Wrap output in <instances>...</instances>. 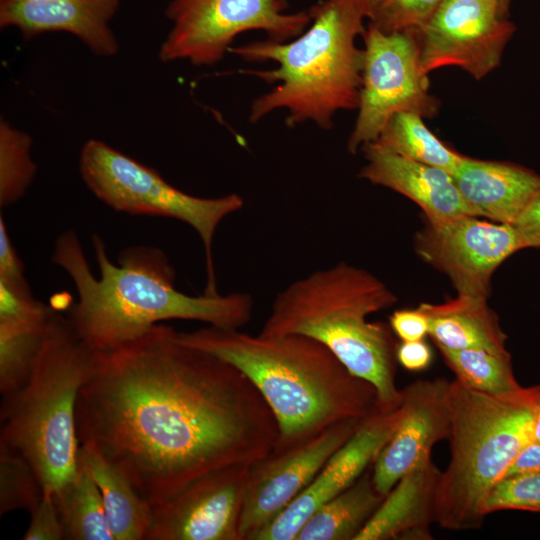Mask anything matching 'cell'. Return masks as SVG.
Wrapping results in <instances>:
<instances>
[{
    "instance_id": "6da1fadb",
    "label": "cell",
    "mask_w": 540,
    "mask_h": 540,
    "mask_svg": "<svg viewBox=\"0 0 540 540\" xmlns=\"http://www.w3.org/2000/svg\"><path fill=\"white\" fill-rule=\"evenodd\" d=\"M76 431L80 445L101 454L151 506L211 471L251 466L279 437L272 410L244 373L162 324L95 352Z\"/></svg>"
},
{
    "instance_id": "7a4b0ae2",
    "label": "cell",
    "mask_w": 540,
    "mask_h": 540,
    "mask_svg": "<svg viewBox=\"0 0 540 540\" xmlns=\"http://www.w3.org/2000/svg\"><path fill=\"white\" fill-rule=\"evenodd\" d=\"M92 243L99 277L92 273L73 230L56 239L51 261L69 275L76 288L78 301L67 319L94 352L130 342L163 320H196L223 329H240L252 317L254 301L250 294L195 296L177 290L175 269L156 247H128L115 265L100 236L93 235Z\"/></svg>"
},
{
    "instance_id": "3957f363",
    "label": "cell",
    "mask_w": 540,
    "mask_h": 540,
    "mask_svg": "<svg viewBox=\"0 0 540 540\" xmlns=\"http://www.w3.org/2000/svg\"><path fill=\"white\" fill-rule=\"evenodd\" d=\"M178 338L225 360L250 379L278 425L273 452L295 447L341 421L364 419L381 410L375 387L313 338L252 335L210 325L178 331Z\"/></svg>"
},
{
    "instance_id": "277c9868",
    "label": "cell",
    "mask_w": 540,
    "mask_h": 540,
    "mask_svg": "<svg viewBox=\"0 0 540 540\" xmlns=\"http://www.w3.org/2000/svg\"><path fill=\"white\" fill-rule=\"evenodd\" d=\"M308 11L309 26L292 41L266 39L230 48L229 52L244 61L277 64L271 70L241 71L275 84L252 102L251 123L286 109L288 127L311 121L327 130L338 111L358 108L364 50L356 46V39L365 33L367 18L362 4L359 0H321Z\"/></svg>"
},
{
    "instance_id": "5b68a950",
    "label": "cell",
    "mask_w": 540,
    "mask_h": 540,
    "mask_svg": "<svg viewBox=\"0 0 540 540\" xmlns=\"http://www.w3.org/2000/svg\"><path fill=\"white\" fill-rule=\"evenodd\" d=\"M395 295L373 274L340 262L299 278L278 292L259 334H299L325 345L355 376L371 383L382 411L399 407L397 344L392 329L368 316Z\"/></svg>"
},
{
    "instance_id": "8992f818",
    "label": "cell",
    "mask_w": 540,
    "mask_h": 540,
    "mask_svg": "<svg viewBox=\"0 0 540 540\" xmlns=\"http://www.w3.org/2000/svg\"><path fill=\"white\" fill-rule=\"evenodd\" d=\"M94 355L53 309L30 377L2 397L0 445L31 464L44 494L52 495L79 471L76 406Z\"/></svg>"
},
{
    "instance_id": "52a82bcc",
    "label": "cell",
    "mask_w": 540,
    "mask_h": 540,
    "mask_svg": "<svg viewBox=\"0 0 540 540\" xmlns=\"http://www.w3.org/2000/svg\"><path fill=\"white\" fill-rule=\"evenodd\" d=\"M540 385L500 395L450 382L451 458L441 472L435 499L436 523L444 529H478L484 502L520 450L532 439Z\"/></svg>"
},
{
    "instance_id": "ba28073f",
    "label": "cell",
    "mask_w": 540,
    "mask_h": 540,
    "mask_svg": "<svg viewBox=\"0 0 540 540\" xmlns=\"http://www.w3.org/2000/svg\"><path fill=\"white\" fill-rule=\"evenodd\" d=\"M80 173L87 188L118 212L161 216L189 225L202 241L207 272L205 294H219L213 262V240L219 224L244 206L243 198L228 194L202 198L172 186L154 169L99 140L87 141L80 154Z\"/></svg>"
},
{
    "instance_id": "9c48e42d",
    "label": "cell",
    "mask_w": 540,
    "mask_h": 540,
    "mask_svg": "<svg viewBox=\"0 0 540 540\" xmlns=\"http://www.w3.org/2000/svg\"><path fill=\"white\" fill-rule=\"evenodd\" d=\"M287 8V0H171L165 15L172 26L159 58L211 66L223 60L239 34L252 30L272 41H289L304 32L311 16Z\"/></svg>"
},
{
    "instance_id": "30bf717a",
    "label": "cell",
    "mask_w": 540,
    "mask_h": 540,
    "mask_svg": "<svg viewBox=\"0 0 540 540\" xmlns=\"http://www.w3.org/2000/svg\"><path fill=\"white\" fill-rule=\"evenodd\" d=\"M358 116L348 139V151L377 140L390 118L399 112L434 117L439 101L429 93L428 74L421 67L417 31L383 32L368 25Z\"/></svg>"
},
{
    "instance_id": "8fae6325",
    "label": "cell",
    "mask_w": 540,
    "mask_h": 540,
    "mask_svg": "<svg viewBox=\"0 0 540 540\" xmlns=\"http://www.w3.org/2000/svg\"><path fill=\"white\" fill-rule=\"evenodd\" d=\"M514 31L498 0H442L417 31L421 67L428 74L458 66L480 80L499 66Z\"/></svg>"
},
{
    "instance_id": "7c38bea8",
    "label": "cell",
    "mask_w": 540,
    "mask_h": 540,
    "mask_svg": "<svg viewBox=\"0 0 540 540\" xmlns=\"http://www.w3.org/2000/svg\"><path fill=\"white\" fill-rule=\"evenodd\" d=\"M362 420L341 421L295 447L273 452L252 464L240 518L241 540H252L274 520L352 437Z\"/></svg>"
},
{
    "instance_id": "4fadbf2b",
    "label": "cell",
    "mask_w": 540,
    "mask_h": 540,
    "mask_svg": "<svg viewBox=\"0 0 540 540\" xmlns=\"http://www.w3.org/2000/svg\"><path fill=\"white\" fill-rule=\"evenodd\" d=\"M476 217L428 221L417 238V251L449 276L458 294L487 298L494 271L524 246L511 224Z\"/></svg>"
},
{
    "instance_id": "5bb4252c",
    "label": "cell",
    "mask_w": 540,
    "mask_h": 540,
    "mask_svg": "<svg viewBox=\"0 0 540 540\" xmlns=\"http://www.w3.org/2000/svg\"><path fill=\"white\" fill-rule=\"evenodd\" d=\"M249 467L231 465L211 471L152 506L145 540H241Z\"/></svg>"
},
{
    "instance_id": "9a60e30c",
    "label": "cell",
    "mask_w": 540,
    "mask_h": 540,
    "mask_svg": "<svg viewBox=\"0 0 540 540\" xmlns=\"http://www.w3.org/2000/svg\"><path fill=\"white\" fill-rule=\"evenodd\" d=\"M399 407L362 420L352 437L327 461L309 485L252 540H296L307 519L351 486L374 463L396 429Z\"/></svg>"
},
{
    "instance_id": "2e32d148",
    "label": "cell",
    "mask_w": 540,
    "mask_h": 540,
    "mask_svg": "<svg viewBox=\"0 0 540 540\" xmlns=\"http://www.w3.org/2000/svg\"><path fill=\"white\" fill-rule=\"evenodd\" d=\"M450 382L443 378L418 380L401 389L398 424L372 464V480L381 495L409 470L430 460L437 442L448 439Z\"/></svg>"
},
{
    "instance_id": "e0dca14e",
    "label": "cell",
    "mask_w": 540,
    "mask_h": 540,
    "mask_svg": "<svg viewBox=\"0 0 540 540\" xmlns=\"http://www.w3.org/2000/svg\"><path fill=\"white\" fill-rule=\"evenodd\" d=\"M120 0H2L1 28L15 27L30 39L45 32H68L94 54L113 56L118 41L110 28Z\"/></svg>"
},
{
    "instance_id": "ac0fdd59",
    "label": "cell",
    "mask_w": 540,
    "mask_h": 540,
    "mask_svg": "<svg viewBox=\"0 0 540 540\" xmlns=\"http://www.w3.org/2000/svg\"><path fill=\"white\" fill-rule=\"evenodd\" d=\"M362 149L366 164L359 177L411 199L428 221L474 216L448 172L395 154L374 142Z\"/></svg>"
},
{
    "instance_id": "d6986e66",
    "label": "cell",
    "mask_w": 540,
    "mask_h": 540,
    "mask_svg": "<svg viewBox=\"0 0 540 540\" xmlns=\"http://www.w3.org/2000/svg\"><path fill=\"white\" fill-rule=\"evenodd\" d=\"M454 182L474 216L513 224L540 192V176L520 165L464 156Z\"/></svg>"
},
{
    "instance_id": "ffe728a7",
    "label": "cell",
    "mask_w": 540,
    "mask_h": 540,
    "mask_svg": "<svg viewBox=\"0 0 540 540\" xmlns=\"http://www.w3.org/2000/svg\"><path fill=\"white\" fill-rule=\"evenodd\" d=\"M440 475L432 459L409 470L384 496L356 540H431Z\"/></svg>"
},
{
    "instance_id": "44dd1931",
    "label": "cell",
    "mask_w": 540,
    "mask_h": 540,
    "mask_svg": "<svg viewBox=\"0 0 540 540\" xmlns=\"http://www.w3.org/2000/svg\"><path fill=\"white\" fill-rule=\"evenodd\" d=\"M487 298L460 295L441 304L422 303L429 331L437 346L462 350L479 349L511 357L506 349L507 336Z\"/></svg>"
},
{
    "instance_id": "7402d4cb",
    "label": "cell",
    "mask_w": 540,
    "mask_h": 540,
    "mask_svg": "<svg viewBox=\"0 0 540 540\" xmlns=\"http://www.w3.org/2000/svg\"><path fill=\"white\" fill-rule=\"evenodd\" d=\"M78 466L99 488L114 540H145L152 518V506L130 482L95 449L80 445Z\"/></svg>"
},
{
    "instance_id": "603a6c76",
    "label": "cell",
    "mask_w": 540,
    "mask_h": 540,
    "mask_svg": "<svg viewBox=\"0 0 540 540\" xmlns=\"http://www.w3.org/2000/svg\"><path fill=\"white\" fill-rule=\"evenodd\" d=\"M384 496L365 471L351 486L320 506L303 524L296 540H356Z\"/></svg>"
},
{
    "instance_id": "cb8c5ba5",
    "label": "cell",
    "mask_w": 540,
    "mask_h": 540,
    "mask_svg": "<svg viewBox=\"0 0 540 540\" xmlns=\"http://www.w3.org/2000/svg\"><path fill=\"white\" fill-rule=\"evenodd\" d=\"M65 539L114 540L98 486L79 467L77 475L53 493Z\"/></svg>"
},
{
    "instance_id": "d4e9b609",
    "label": "cell",
    "mask_w": 540,
    "mask_h": 540,
    "mask_svg": "<svg viewBox=\"0 0 540 540\" xmlns=\"http://www.w3.org/2000/svg\"><path fill=\"white\" fill-rule=\"evenodd\" d=\"M375 144L405 158L440 168L453 174L463 155L439 140L425 125L423 117L414 112L393 115Z\"/></svg>"
},
{
    "instance_id": "484cf974",
    "label": "cell",
    "mask_w": 540,
    "mask_h": 540,
    "mask_svg": "<svg viewBox=\"0 0 540 540\" xmlns=\"http://www.w3.org/2000/svg\"><path fill=\"white\" fill-rule=\"evenodd\" d=\"M456 380L474 390L500 395L522 387L516 380L511 357L479 349L454 350L437 346Z\"/></svg>"
},
{
    "instance_id": "4316f807",
    "label": "cell",
    "mask_w": 540,
    "mask_h": 540,
    "mask_svg": "<svg viewBox=\"0 0 540 540\" xmlns=\"http://www.w3.org/2000/svg\"><path fill=\"white\" fill-rule=\"evenodd\" d=\"M47 323L0 322L2 397L18 390L30 377L43 344Z\"/></svg>"
},
{
    "instance_id": "83f0119b",
    "label": "cell",
    "mask_w": 540,
    "mask_h": 540,
    "mask_svg": "<svg viewBox=\"0 0 540 540\" xmlns=\"http://www.w3.org/2000/svg\"><path fill=\"white\" fill-rule=\"evenodd\" d=\"M30 136L7 121L0 122V206L6 208L23 197L36 175Z\"/></svg>"
},
{
    "instance_id": "f1b7e54d",
    "label": "cell",
    "mask_w": 540,
    "mask_h": 540,
    "mask_svg": "<svg viewBox=\"0 0 540 540\" xmlns=\"http://www.w3.org/2000/svg\"><path fill=\"white\" fill-rule=\"evenodd\" d=\"M43 494L31 464L21 454L0 445V515L17 509L30 512Z\"/></svg>"
},
{
    "instance_id": "f546056e",
    "label": "cell",
    "mask_w": 540,
    "mask_h": 540,
    "mask_svg": "<svg viewBox=\"0 0 540 540\" xmlns=\"http://www.w3.org/2000/svg\"><path fill=\"white\" fill-rule=\"evenodd\" d=\"M486 516L500 510L540 513V473L503 478L495 483L484 502Z\"/></svg>"
},
{
    "instance_id": "4dcf8cb0",
    "label": "cell",
    "mask_w": 540,
    "mask_h": 540,
    "mask_svg": "<svg viewBox=\"0 0 540 540\" xmlns=\"http://www.w3.org/2000/svg\"><path fill=\"white\" fill-rule=\"evenodd\" d=\"M442 0H382L370 19L383 32L419 31Z\"/></svg>"
},
{
    "instance_id": "1f68e13d",
    "label": "cell",
    "mask_w": 540,
    "mask_h": 540,
    "mask_svg": "<svg viewBox=\"0 0 540 540\" xmlns=\"http://www.w3.org/2000/svg\"><path fill=\"white\" fill-rule=\"evenodd\" d=\"M52 311V307L34 298L28 283L0 279V322L42 324Z\"/></svg>"
},
{
    "instance_id": "d6a6232c",
    "label": "cell",
    "mask_w": 540,
    "mask_h": 540,
    "mask_svg": "<svg viewBox=\"0 0 540 540\" xmlns=\"http://www.w3.org/2000/svg\"><path fill=\"white\" fill-rule=\"evenodd\" d=\"M30 523L23 540H63L65 531L51 495L43 494L30 511Z\"/></svg>"
},
{
    "instance_id": "836d02e7",
    "label": "cell",
    "mask_w": 540,
    "mask_h": 540,
    "mask_svg": "<svg viewBox=\"0 0 540 540\" xmlns=\"http://www.w3.org/2000/svg\"><path fill=\"white\" fill-rule=\"evenodd\" d=\"M390 327L402 341L422 340L429 331L428 320L419 308L395 311L390 317Z\"/></svg>"
},
{
    "instance_id": "e575fe53",
    "label": "cell",
    "mask_w": 540,
    "mask_h": 540,
    "mask_svg": "<svg viewBox=\"0 0 540 540\" xmlns=\"http://www.w3.org/2000/svg\"><path fill=\"white\" fill-rule=\"evenodd\" d=\"M0 279L26 284L24 266L9 237L3 216H0Z\"/></svg>"
},
{
    "instance_id": "d590c367",
    "label": "cell",
    "mask_w": 540,
    "mask_h": 540,
    "mask_svg": "<svg viewBox=\"0 0 540 540\" xmlns=\"http://www.w3.org/2000/svg\"><path fill=\"white\" fill-rule=\"evenodd\" d=\"M511 225L517 231L524 248L540 247V192Z\"/></svg>"
},
{
    "instance_id": "8d00e7d4",
    "label": "cell",
    "mask_w": 540,
    "mask_h": 540,
    "mask_svg": "<svg viewBox=\"0 0 540 540\" xmlns=\"http://www.w3.org/2000/svg\"><path fill=\"white\" fill-rule=\"evenodd\" d=\"M397 361L409 371L426 369L432 360L431 350L422 340L402 341L396 350Z\"/></svg>"
},
{
    "instance_id": "74e56055",
    "label": "cell",
    "mask_w": 540,
    "mask_h": 540,
    "mask_svg": "<svg viewBox=\"0 0 540 540\" xmlns=\"http://www.w3.org/2000/svg\"><path fill=\"white\" fill-rule=\"evenodd\" d=\"M526 473H540V442L531 441L525 445L501 479Z\"/></svg>"
},
{
    "instance_id": "f35d334b",
    "label": "cell",
    "mask_w": 540,
    "mask_h": 540,
    "mask_svg": "<svg viewBox=\"0 0 540 540\" xmlns=\"http://www.w3.org/2000/svg\"><path fill=\"white\" fill-rule=\"evenodd\" d=\"M532 439L533 441L540 442V399L534 412L532 424Z\"/></svg>"
},
{
    "instance_id": "ab89813d",
    "label": "cell",
    "mask_w": 540,
    "mask_h": 540,
    "mask_svg": "<svg viewBox=\"0 0 540 540\" xmlns=\"http://www.w3.org/2000/svg\"><path fill=\"white\" fill-rule=\"evenodd\" d=\"M362 4L367 18L370 20L376 10L378 9L379 5L381 4L382 0H359Z\"/></svg>"
},
{
    "instance_id": "60d3db41",
    "label": "cell",
    "mask_w": 540,
    "mask_h": 540,
    "mask_svg": "<svg viewBox=\"0 0 540 540\" xmlns=\"http://www.w3.org/2000/svg\"><path fill=\"white\" fill-rule=\"evenodd\" d=\"M511 0H498V11L499 15L503 18H506Z\"/></svg>"
},
{
    "instance_id": "b9f144b4",
    "label": "cell",
    "mask_w": 540,
    "mask_h": 540,
    "mask_svg": "<svg viewBox=\"0 0 540 540\" xmlns=\"http://www.w3.org/2000/svg\"><path fill=\"white\" fill-rule=\"evenodd\" d=\"M0 1H2V0H0Z\"/></svg>"
}]
</instances>
